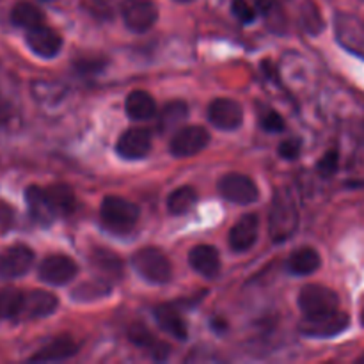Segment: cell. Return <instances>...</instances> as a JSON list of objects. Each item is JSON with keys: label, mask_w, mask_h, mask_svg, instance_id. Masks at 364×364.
Listing matches in <instances>:
<instances>
[{"label": "cell", "mask_w": 364, "mask_h": 364, "mask_svg": "<svg viewBox=\"0 0 364 364\" xmlns=\"http://www.w3.org/2000/svg\"><path fill=\"white\" fill-rule=\"evenodd\" d=\"M187 117V103L185 102H171L162 109V114L159 117V130L162 134H167L178 124L183 123Z\"/></svg>", "instance_id": "cell-27"}, {"label": "cell", "mask_w": 364, "mask_h": 364, "mask_svg": "<svg viewBox=\"0 0 364 364\" xmlns=\"http://www.w3.org/2000/svg\"><path fill=\"white\" fill-rule=\"evenodd\" d=\"M262 127L269 132H281V130H284V121L279 114L269 109L263 112Z\"/></svg>", "instance_id": "cell-33"}, {"label": "cell", "mask_w": 364, "mask_h": 364, "mask_svg": "<svg viewBox=\"0 0 364 364\" xmlns=\"http://www.w3.org/2000/svg\"><path fill=\"white\" fill-rule=\"evenodd\" d=\"M297 228V210L287 196H277L270 213V235L276 242L287 240Z\"/></svg>", "instance_id": "cell-7"}, {"label": "cell", "mask_w": 364, "mask_h": 364, "mask_svg": "<svg viewBox=\"0 0 364 364\" xmlns=\"http://www.w3.org/2000/svg\"><path fill=\"white\" fill-rule=\"evenodd\" d=\"M336 36L345 48L364 59V21L352 14H338Z\"/></svg>", "instance_id": "cell-12"}, {"label": "cell", "mask_w": 364, "mask_h": 364, "mask_svg": "<svg viewBox=\"0 0 364 364\" xmlns=\"http://www.w3.org/2000/svg\"><path fill=\"white\" fill-rule=\"evenodd\" d=\"M11 21H13L16 27L21 28H31L39 27L45 21V14L39 9L36 4L27 2V0H21V2L14 4V7L11 9Z\"/></svg>", "instance_id": "cell-21"}, {"label": "cell", "mask_w": 364, "mask_h": 364, "mask_svg": "<svg viewBox=\"0 0 364 364\" xmlns=\"http://www.w3.org/2000/svg\"><path fill=\"white\" fill-rule=\"evenodd\" d=\"M299 308L304 316L336 311L340 309V297L336 291L322 284H308L299 294Z\"/></svg>", "instance_id": "cell-4"}, {"label": "cell", "mask_w": 364, "mask_h": 364, "mask_svg": "<svg viewBox=\"0 0 364 364\" xmlns=\"http://www.w3.org/2000/svg\"><path fill=\"white\" fill-rule=\"evenodd\" d=\"M116 149L127 160L144 159L151 149V134L146 128H128L117 139Z\"/></svg>", "instance_id": "cell-13"}, {"label": "cell", "mask_w": 364, "mask_h": 364, "mask_svg": "<svg viewBox=\"0 0 364 364\" xmlns=\"http://www.w3.org/2000/svg\"><path fill=\"white\" fill-rule=\"evenodd\" d=\"M25 294L14 287L0 288V320H14L21 316Z\"/></svg>", "instance_id": "cell-26"}, {"label": "cell", "mask_w": 364, "mask_h": 364, "mask_svg": "<svg viewBox=\"0 0 364 364\" xmlns=\"http://www.w3.org/2000/svg\"><path fill=\"white\" fill-rule=\"evenodd\" d=\"M59 306V299L46 290H32L23 297V309L21 315L25 318H43L52 315Z\"/></svg>", "instance_id": "cell-17"}, {"label": "cell", "mask_w": 364, "mask_h": 364, "mask_svg": "<svg viewBox=\"0 0 364 364\" xmlns=\"http://www.w3.org/2000/svg\"><path fill=\"white\" fill-rule=\"evenodd\" d=\"M91 263L96 269L103 270L110 276L121 274V270H123V263H121L119 256L114 255L112 251H107V249H95L91 255Z\"/></svg>", "instance_id": "cell-29"}, {"label": "cell", "mask_w": 364, "mask_h": 364, "mask_svg": "<svg viewBox=\"0 0 364 364\" xmlns=\"http://www.w3.org/2000/svg\"><path fill=\"white\" fill-rule=\"evenodd\" d=\"M322 265V258L313 247H301L288 259V269L297 276H309Z\"/></svg>", "instance_id": "cell-23"}, {"label": "cell", "mask_w": 364, "mask_h": 364, "mask_svg": "<svg viewBox=\"0 0 364 364\" xmlns=\"http://www.w3.org/2000/svg\"><path fill=\"white\" fill-rule=\"evenodd\" d=\"M299 153H301V142L295 141V139H288L279 144V155L287 160L297 159Z\"/></svg>", "instance_id": "cell-34"}, {"label": "cell", "mask_w": 364, "mask_h": 364, "mask_svg": "<svg viewBox=\"0 0 364 364\" xmlns=\"http://www.w3.org/2000/svg\"><path fill=\"white\" fill-rule=\"evenodd\" d=\"M361 323H363V327H364V309H363V313H361Z\"/></svg>", "instance_id": "cell-38"}, {"label": "cell", "mask_w": 364, "mask_h": 364, "mask_svg": "<svg viewBox=\"0 0 364 364\" xmlns=\"http://www.w3.org/2000/svg\"><path fill=\"white\" fill-rule=\"evenodd\" d=\"M95 2L98 4V6L107 7V6H110V4H112V0H95Z\"/></svg>", "instance_id": "cell-36"}, {"label": "cell", "mask_w": 364, "mask_h": 364, "mask_svg": "<svg viewBox=\"0 0 364 364\" xmlns=\"http://www.w3.org/2000/svg\"><path fill=\"white\" fill-rule=\"evenodd\" d=\"M134 269L149 283L164 284L173 277V265L169 258L156 247H142L132 256Z\"/></svg>", "instance_id": "cell-2"}, {"label": "cell", "mask_w": 364, "mask_h": 364, "mask_svg": "<svg viewBox=\"0 0 364 364\" xmlns=\"http://www.w3.org/2000/svg\"><path fill=\"white\" fill-rule=\"evenodd\" d=\"M7 117H9V105L0 98V123H4Z\"/></svg>", "instance_id": "cell-35"}, {"label": "cell", "mask_w": 364, "mask_h": 364, "mask_svg": "<svg viewBox=\"0 0 364 364\" xmlns=\"http://www.w3.org/2000/svg\"><path fill=\"white\" fill-rule=\"evenodd\" d=\"M302 25H304V28L309 34H320L322 32V16H320L318 9L313 4H308L306 7H302Z\"/></svg>", "instance_id": "cell-30"}, {"label": "cell", "mask_w": 364, "mask_h": 364, "mask_svg": "<svg viewBox=\"0 0 364 364\" xmlns=\"http://www.w3.org/2000/svg\"><path fill=\"white\" fill-rule=\"evenodd\" d=\"M259 219L255 213L240 217L230 231V247L237 252H245L258 240Z\"/></svg>", "instance_id": "cell-15"}, {"label": "cell", "mask_w": 364, "mask_h": 364, "mask_svg": "<svg viewBox=\"0 0 364 364\" xmlns=\"http://www.w3.org/2000/svg\"><path fill=\"white\" fill-rule=\"evenodd\" d=\"M358 363H359V364H364V355H361V358L358 359Z\"/></svg>", "instance_id": "cell-37"}, {"label": "cell", "mask_w": 364, "mask_h": 364, "mask_svg": "<svg viewBox=\"0 0 364 364\" xmlns=\"http://www.w3.org/2000/svg\"><path fill=\"white\" fill-rule=\"evenodd\" d=\"M25 201H27L31 215L39 223H48L53 219V213L50 210L48 201H46L45 188H39L38 185H31L25 191Z\"/></svg>", "instance_id": "cell-25"}, {"label": "cell", "mask_w": 364, "mask_h": 364, "mask_svg": "<svg viewBox=\"0 0 364 364\" xmlns=\"http://www.w3.org/2000/svg\"><path fill=\"white\" fill-rule=\"evenodd\" d=\"M77 352H78L77 343H75L71 338L63 336V338H57V340H53L52 343H48L46 347H43L41 350L36 352V354L31 358V361L57 363V361H64V359L73 358Z\"/></svg>", "instance_id": "cell-18"}, {"label": "cell", "mask_w": 364, "mask_h": 364, "mask_svg": "<svg viewBox=\"0 0 364 364\" xmlns=\"http://www.w3.org/2000/svg\"><path fill=\"white\" fill-rule=\"evenodd\" d=\"M121 16L130 31L146 32L156 23L159 7L155 0H123Z\"/></svg>", "instance_id": "cell-6"}, {"label": "cell", "mask_w": 364, "mask_h": 364, "mask_svg": "<svg viewBox=\"0 0 364 364\" xmlns=\"http://www.w3.org/2000/svg\"><path fill=\"white\" fill-rule=\"evenodd\" d=\"M188 263L198 274H201L206 279H213L220 272V258L219 252L212 245H196L188 252Z\"/></svg>", "instance_id": "cell-16"}, {"label": "cell", "mask_w": 364, "mask_h": 364, "mask_svg": "<svg viewBox=\"0 0 364 364\" xmlns=\"http://www.w3.org/2000/svg\"><path fill=\"white\" fill-rule=\"evenodd\" d=\"M338 162H340V155H338L336 149H331V151H327L326 155L320 159L316 169H318V173L322 174V176H333L338 171Z\"/></svg>", "instance_id": "cell-31"}, {"label": "cell", "mask_w": 364, "mask_h": 364, "mask_svg": "<svg viewBox=\"0 0 364 364\" xmlns=\"http://www.w3.org/2000/svg\"><path fill=\"white\" fill-rule=\"evenodd\" d=\"M34 263V251L27 245H11L0 255V277L16 279L31 270Z\"/></svg>", "instance_id": "cell-9"}, {"label": "cell", "mask_w": 364, "mask_h": 364, "mask_svg": "<svg viewBox=\"0 0 364 364\" xmlns=\"http://www.w3.org/2000/svg\"><path fill=\"white\" fill-rule=\"evenodd\" d=\"M178 2H183V4H188V2H192V0H178Z\"/></svg>", "instance_id": "cell-39"}, {"label": "cell", "mask_w": 364, "mask_h": 364, "mask_svg": "<svg viewBox=\"0 0 364 364\" xmlns=\"http://www.w3.org/2000/svg\"><path fill=\"white\" fill-rule=\"evenodd\" d=\"M219 192L224 199L237 205H251L259 198L256 181L240 173L224 174L219 180Z\"/></svg>", "instance_id": "cell-5"}, {"label": "cell", "mask_w": 364, "mask_h": 364, "mask_svg": "<svg viewBox=\"0 0 364 364\" xmlns=\"http://www.w3.org/2000/svg\"><path fill=\"white\" fill-rule=\"evenodd\" d=\"M198 201V192L192 187H180L167 198V210L173 215L187 213Z\"/></svg>", "instance_id": "cell-28"}, {"label": "cell", "mask_w": 364, "mask_h": 364, "mask_svg": "<svg viewBox=\"0 0 364 364\" xmlns=\"http://www.w3.org/2000/svg\"><path fill=\"white\" fill-rule=\"evenodd\" d=\"M155 318L159 326L166 331L167 334L174 336L176 340H187L188 329L183 316L171 306H159L155 309Z\"/></svg>", "instance_id": "cell-20"}, {"label": "cell", "mask_w": 364, "mask_h": 364, "mask_svg": "<svg viewBox=\"0 0 364 364\" xmlns=\"http://www.w3.org/2000/svg\"><path fill=\"white\" fill-rule=\"evenodd\" d=\"M139 215H141L139 206L127 201L124 198H119V196H107L102 203V208H100L103 226L112 233L119 235L134 230Z\"/></svg>", "instance_id": "cell-1"}, {"label": "cell", "mask_w": 364, "mask_h": 364, "mask_svg": "<svg viewBox=\"0 0 364 364\" xmlns=\"http://www.w3.org/2000/svg\"><path fill=\"white\" fill-rule=\"evenodd\" d=\"M45 196L53 217L70 215L75 210V194L73 191H71V187H68V185H52V187L45 188Z\"/></svg>", "instance_id": "cell-19"}, {"label": "cell", "mask_w": 364, "mask_h": 364, "mask_svg": "<svg viewBox=\"0 0 364 364\" xmlns=\"http://www.w3.org/2000/svg\"><path fill=\"white\" fill-rule=\"evenodd\" d=\"M127 114L135 121L151 119L156 114L155 100L146 91H134L127 98Z\"/></svg>", "instance_id": "cell-22"}, {"label": "cell", "mask_w": 364, "mask_h": 364, "mask_svg": "<svg viewBox=\"0 0 364 364\" xmlns=\"http://www.w3.org/2000/svg\"><path fill=\"white\" fill-rule=\"evenodd\" d=\"M45 2H46V0H45Z\"/></svg>", "instance_id": "cell-40"}, {"label": "cell", "mask_w": 364, "mask_h": 364, "mask_svg": "<svg viewBox=\"0 0 364 364\" xmlns=\"http://www.w3.org/2000/svg\"><path fill=\"white\" fill-rule=\"evenodd\" d=\"M27 45L36 55L45 57H55L60 52V46H63V38L57 31L53 28L45 27V25H39V27L31 28L27 31Z\"/></svg>", "instance_id": "cell-14"}, {"label": "cell", "mask_w": 364, "mask_h": 364, "mask_svg": "<svg viewBox=\"0 0 364 364\" xmlns=\"http://www.w3.org/2000/svg\"><path fill=\"white\" fill-rule=\"evenodd\" d=\"M128 338H130L132 343L137 345V347L149 348L156 359H164V358H167V354H169V347L159 343V341L155 340V336H153L151 331H149L148 327L141 322L134 323V326L128 329Z\"/></svg>", "instance_id": "cell-24"}, {"label": "cell", "mask_w": 364, "mask_h": 364, "mask_svg": "<svg viewBox=\"0 0 364 364\" xmlns=\"http://www.w3.org/2000/svg\"><path fill=\"white\" fill-rule=\"evenodd\" d=\"M348 326H350V316L336 309V311L322 313V315L304 316L299 331L309 338H333L348 329Z\"/></svg>", "instance_id": "cell-3"}, {"label": "cell", "mask_w": 364, "mask_h": 364, "mask_svg": "<svg viewBox=\"0 0 364 364\" xmlns=\"http://www.w3.org/2000/svg\"><path fill=\"white\" fill-rule=\"evenodd\" d=\"M210 144V134L205 127H185L171 139V153L174 156H192Z\"/></svg>", "instance_id": "cell-8"}, {"label": "cell", "mask_w": 364, "mask_h": 364, "mask_svg": "<svg viewBox=\"0 0 364 364\" xmlns=\"http://www.w3.org/2000/svg\"><path fill=\"white\" fill-rule=\"evenodd\" d=\"M78 272V267L70 256L64 255H52L45 258L39 265V279L48 284H68L71 279H75Z\"/></svg>", "instance_id": "cell-10"}, {"label": "cell", "mask_w": 364, "mask_h": 364, "mask_svg": "<svg viewBox=\"0 0 364 364\" xmlns=\"http://www.w3.org/2000/svg\"><path fill=\"white\" fill-rule=\"evenodd\" d=\"M233 13L242 23H251L256 18V11L245 0H233Z\"/></svg>", "instance_id": "cell-32"}, {"label": "cell", "mask_w": 364, "mask_h": 364, "mask_svg": "<svg viewBox=\"0 0 364 364\" xmlns=\"http://www.w3.org/2000/svg\"><path fill=\"white\" fill-rule=\"evenodd\" d=\"M208 119L220 130H235L244 121V109L230 98H217L208 105Z\"/></svg>", "instance_id": "cell-11"}]
</instances>
